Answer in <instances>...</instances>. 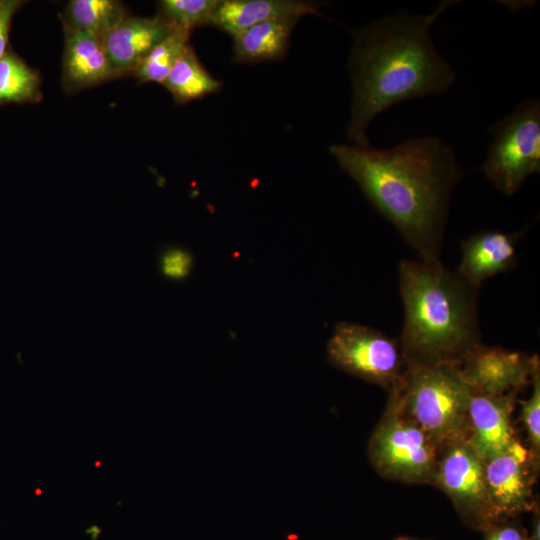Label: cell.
Segmentation results:
<instances>
[{"label": "cell", "instance_id": "1", "mask_svg": "<svg viewBox=\"0 0 540 540\" xmlns=\"http://www.w3.org/2000/svg\"><path fill=\"white\" fill-rule=\"evenodd\" d=\"M329 152L420 260L440 264L451 195L463 176L453 149L424 136L387 149L333 144Z\"/></svg>", "mask_w": 540, "mask_h": 540}, {"label": "cell", "instance_id": "2", "mask_svg": "<svg viewBox=\"0 0 540 540\" xmlns=\"http://www.w3.org/2000/svg\"><path fill=\"white\" fill-rule=\"evenodd\" d=\"M455 1L429 14L400 11L353 30L349 57L353 97L347 137L369 146L367 129L391 106L445 92L456 73L435 48L430 27Z\"/></svg>", "mask_w": 540, "mask_h": 540}, {"label": "cell", "instance_id": "3", "mask_svg": "<svg viewBox=\"0 0 540 540\" xmlns=\"http://www.w3.org/2000/svg\"><path fill=\"white\" fill-rule=\"evenodd\" d=\"M404 324L399 338L406 367L460 366L482 343L478 289L442 263L402 260L398 269Z\"/></svg>", "mask_w": 540, "mask_h": 540}, {"label": "cell", "instance_id": "4", "mask_svg": "<svg viewBox=\"0 0 540 540\" xmlns=\"http://www.w3.org/2000/svg\"><path fill=\"white\" fill-rule=\"evenodd\" d=\"M470 397L460 366L454 364L406 367L389 392V399L401 413L440 447L466 438Z\"/></svg>", "mask_w": 540, "mask_h": 540}, {"label": "cell", "instance_id": "5", "mask_svg": "<svg viewBox=\"0 0 540 540\" xmlns=\"http://www.w3.org/2000/svg\"><path fill=\"white\" fill-rule=\"evenodd\" d=\"M439 452L440 446L388 399L368 443L376 472L393 481L431 485Z\"/></svg>", "mask_w": 540, "mask_h": 540}, {"label": "cell", "instance_id": "6", "mask_svg": "<svg viewBox=\"0 0 540 540\" xmlns=\"http://www.w3.org/2000/svg\"><path fill=\"white\" fill-rule=\"evenodd\" d=\"M493 141L479 170L495 188L512 196L540 171V101L528 99L489 128Z\"/></svg>", "mask_w": 540, "mask_h": 540}, {"label": "cell", "instance_id": "7", "mask_svg": "<svg viewBox=\"0 0 540 540\" xmlns=\"http://www.w3.org/2000/svg\"><path fill=\"white\" fill-rule=\"evenodd\" d=\"M327 358L334 367L381 386L388 393L406 368L398 340L351 322L336 324L327 343Z\"/></svg>", "mask_w": 540, "mask_h": 540}, {"label": "cell", "instance_id": "8", "mask_svg": "<svg viewBox=\"0 0 540 540\" xmlns=\"http://www.w3.org/2000/svg\"><path fill=\"white\" fill-rule=\"evenodd\" d=\"M431 485L447 495L462 521L470 528L483 532L495 523L485 481L484 461L466 438L440 447Z\"/></svg>", "mask_w": 540, "mask_h": 540}, {"label": "cell", "instance_id": "9", "mask_svg": "<svg viewBox=\"0 0 540 540\" xmlns=\"http://www.w3.org/2000/svg\"><path fill=\"white\" fill-rule=\"evenodd\" d=\"M538 466L539 458L518 439L506 452L484 461L495 523L533 511L538 506L533 492Z\"/></svg>", "mask_w": 540, "mask_h": 540}, {"label": "cell", "instance_id": "10", "mask_svg": "<svg viewBox=\"0 0 540 540\" xmlns=\"http://www.w3.org/2000/svg\"><path fill=\"white\" fill-rule=\"evenodd\" d=\"M471 393H519L540 369L537 355L481 344L460 365Z\"/></svg>", "mask_w": 540, "mask_h": 540}, {"label": "cell", "instance_id": "11", "mask_svg": "<svg viewBox=\"0 0 540 540\" xmlns=\"http://www.w3.org/2000/svg\"><path fill=\"white\" fill-rule=\"evenodd\" d=\"M517 396L471 393L466 440L483 461L506 452L517 440L512 425Z\"/></svg>", "mask_w": 540, "mask_h": 540}, {"label": "cell", "instance_id": "12", "mask_svg": "<svg viewBox=\"0 0 540 540\" xmlns=\"http://www.w3.org/2000/svg\"><path fill=\"white\" fill-rule=\"evenodd\" d=\"M173 30L159 13L149 17L126 16L102 39L116 78L133 74L148 53Z\"/></svg>", "mask_w": 540, "mask_h": 540}, {"label": "cell", "instance_id": "13", "mask_svg": "<svg viewBox=\"0 0 540 540\" xmlns=\"http://www.w3.org/2000/svg\"><path fill=\"white\" fill-rule=\"evenodd\" d=\"M525 232L526 229L513 233L483 230L470 235L461 243L462 258L455 272L479 289L486 279L515 267L516 245Z\"/></svg>", "mask_w": 540, "mask_h": 540}, {"label": "cell", "instance_id": "14", "mask_svg": "<svg viewBox=\"0 0 540 540\" xmlns=\"http://www.w3.org/2000/svg\"><path fill=\"white\" fill-rule=\"evenodd\" d=\"M61 87L77 93L116 79L101 38L96 35L63 27Z\"/></svg>", "mask_w": 540, "mask_h": 540}, {"label": "cell", "instance_id": "15", "mask_svg": "<svg viewBox=\"0 0 540 540\" xmlns=\"http://www.w3.org/2000/svg\"><path fill=\"white\" fill-rule=\"evenodd\" d=\"M321 3L300 0H219L211 25L234 37L265 21L322 15Z\"/></svg>", "mask_w": 540, "mask_h": 540}, {"label": "cell", "instance_id": "16", "mask_svg": "<svg viewBox=\"0 0 540 540\" xmlns=\"http://www.w3.org/2000/svg\"><path fill=\"white\" fill-rule=\"evenodd\" d=\"M299 19L269 20L240 32L233 37V61L253 64L284 59Z\"/></svg>", "mask_w": 540, "mask_h": 540}, {"label": "cell", "instance_id": "17", "mask_svg": "<svg viewBox=\"0 0 540 540\" xmlns=\"http://www.w3.org/2000/svg\"><path fill=\"white\" fill-rule=\"evenodd\" d=\"M162 85L176 103L186 104L217 92L221 82L206 70L189 44Z\"/></svg>", "mask_w": 540, "mask_h": 540}, {"label": "cell", "instance_id": "18", "mask_svg": "<svg viewBox=\"0 0 540 540\" xmlns=\"http://www.w3.org/2000/svg\"><path fill=\"white\" fill-rule=\"evenodd\" d=\"M129 14L118 0H70L60 19L63 27L86 31L103 39Z\"/></svg>", "mask_w": 540, "mask_h": 540}, {"label": "cell", "instance_id": "19", "mask_svg": "<svg viewBox=\"0 0 540 540\" xmlns=\"http://www.w3.org/2000/svg\"><path fill=\"white\" fill-rule=\"evenodd\" d=\"M42 99L41 76L11 47L0 59V106L38 103Z\"/></svg>", "mask_w": 540, "mask_h": 540}, {"label": "cell", "instance_id": "20", "mask_svg": "<svg viewBox=\"0 0 540 540\" xmlns=\"http://www.w3.org/2000/svg\"><path fill=\"white\" fill-rule=\"evenodd\" d=\"M191 32L174 28V30L141 61L132 74L139 83L163 84L174 64L190 44Z\"/></svg>", "mask_w": 540, "mask_h": 540}, {"label": "cell", "instance_id": "21", "mask_svg": "<svg viewBox=\"0 0 540 540\" xmlns=\"http://www.w3.org/2000/svg\"><path fill=\"white\" fill-rule=\"evenodd\" d=\"M219 0H161L159 11L174 28L192 31L197 27L211 25L213 13Z\"/></svg>", "mask_w": 540, "mask_h": 540}, {"label": "cell", "instance_id": "22", "mask_svg": "<svg viewBox=\"0 0 540 540\" xmlns=\"http://www.w3.org/2000/svg\"><path fill=\"white\" fill-rule=\"evenodd\" d=\"M532 391L528 399L521 401V421L527 433L529 449L539 458L540 455V369L531 380Z\"/></svg>", "mask_w": 540, "mask_h": 540}, {"label": "cell", "instance_id": "23", "mask_svg": "<svg viewBox=\"0 0 540 540\" xmlns=\"http://www.w3.org/2000/svg\"><path fill=\"white\" fill-rule=\"evenodd\" d=\"M193 259L189 252L171 248L161 257L160 265L163 275L167 278L180 280L187 277L192 269Z\"/></svg>", "mask_w": 540, "mask_h": 540}, {"label": "cell", "instance_id": "24", "mask_svg": "<svg viewBox=\"0 0 540 540\" xmlns=\"http://www.w3.org/2000/svg\"><path fill=\"white\" fill-rule=\"evenodd\" d=\"M23 3L21 0H0V59L10 47L9 34L12 20Z\"/></svg>", "mask_w": 540, "mask_h": 540}, {"label": "cell", "instance_id": "25", "mask_svg": "<svg viewBox=\"0 0 540 540\" xmlns=\"http://www.w3.org/2000/svg\"><path fill=\"white\" fill-rule=\"evenodd\" d=\"M483 532L484 540H528L525 529L508 520L496 522Z\"/></svg>", "mask_w": 540, "mask_h": 540}, {"label": "cell", "instance_id": "26", "mask_svg": "<svg viewBox=\"0 0 540 540\" xmlns=\"http://www.w3.org/2000/svg\"><path fill=\"white\" fill-rule=\"evenodd\" d=\"M532 529L528 535V540H540V516L538 506L533 510Z\"/></svg>", "mask_w": 540, "mask_h": 540}, {"label": "cell", "instance_id": "27", "mask_svg": "<svg viewBox=\"0 0 540 540\" xmlns=\"http://www.w3.org/2000/svg\"><path fill=\"white\" fill-rule=\"evenodd\" d=\"M395 540H422V539H418V538L410 537V536H399Z\"/></svg>", "mask_w": 540, "mask_h": 540}]
</instances>
